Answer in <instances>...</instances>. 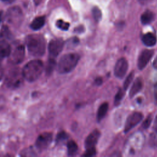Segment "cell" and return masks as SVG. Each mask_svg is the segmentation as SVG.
Here are the masks:
<instances>
[{"label": "cell", "instance_id": "9", "mask_svg": "<svg viewBox=\"0 0 157 157\" xmlns=\"http://www.w3.org/2000/svg\"><path fill=\"white\" fill-rule=\"evenodd\" d=\"M128 69V63L124 58H120L116 63L114 67V74L119 78H122L126 75Z\"/></svg>", "mask_w": 157, "mask_h": 157}, {"label": "cell", "instance_id": "4", "mask_svg": "<svg viewBox=\"0 0 157 157\" xmlns=\"http://www.w3.org/2000/svg\"><path fill=\"white\" fill-rule=\"evenodd\" d=\"M24 77L22 71L18 68H13L10 71L6 77V83L10 88H17L21 86Z\"/></svg>", "mask_w": 157, "mask_h": 157}, {"label": "cell", "instance_id": "24", "mask_svg": "<svg viewBox=\"0 0 157 157\" xmlns=\"http://www.w3.org/2000/svg\"><path fill=\"white\" fill-rule=\"evenodd\" d=\"M67 137H68V135L67 134V133L66 132L61 131L56 136V142L58 144L61 143V142H64L65 140H66L67 139Z\"/></svg>", "mask_w": 157, "mask_h": 157}, {"label": "cell", "instance_id": "31", "mask_svg": "<svg viewBox=\"0 0 157 157\" xmlns=\"http://www.w3.org/2000/svg\"><path fill=\"white\" fill-rule=\"evenodd\" d=\"M1 1L6 4H11L13 2H14L15 0H1Z\"/></svg>", "mask_w": 157, "mask_h": 157}, {"label": "cell", "instance_id": "12", "mask_svg": "<svg viewBox=\"0 0 157 157\" xmlns=\"http://www.w3.org/2000/svg\"><path fill=\"white\" fill-rule=\"evenodd\" d=\"M101 133L98 129H94L93 131L86 138L85 141V147L86 149L94 148L96 144Z\"/></svg>", "mask_w": 157, "mask_h": 157}, {"label": "cell", "instance_id": "7", "mask_svg": "<svg viewBox=\"0 0 157 157\" xmlns=\"http://www.w3.org/2000/svg\"><path fill=\"white\" fill-rule=\"evenodd\" d=\"M64 45V41L61 39H54L49 42L48 48L51 58H55L63 50Z\"/></svg>", "mask_w": 157, "mask_h": 157}, {"label": "cell", "instance_id": "8", "mask_svg": "<svg viewBox=\"0 0 157 157\" xmlns=\"http://www.w3.org/2000/svg\"><path fill=\"white\" fill-rule=\"evenodd\" d=\"M143 117L144 116L140 112H134L129 115L124 125V132H128L137 124H139L142 120Z\"/></svg>", "mask_w": 157, "mask_h": 157}, {"label": "cell", "instance_id": "10", "mask_svg": "<svg viewBox=\"0 0 157 157\" xmlns=\"http://www.w3.org/2000/svg\"><path fill=\"white\" fill-rule=\"evenodd\" d=\"M154 51L152 50H144L139 55L137 59V67L142 70L153 56Z\"/></svg>", "mask_w": 157, "mask_h": 157}, {"label": "cell", "instance_id": "34", "mask_svg": "<svg viewBox=\"0 0 157 157\" xmlns=\"http://www.w3.org/2000/svg\"><path fill=\"white\" fill-rule=\"evenodd\" d=\"M6 56H5V55L0 51V63H1V62L2 61V59H3V58H5Z\"/></svg>", "mask_w": 157, "mask_h": 157}, {"label": "cell", "instance_id": "5", "mask_svg": "<svg viewBox=\"0 0 157 157\" xmlns=\"http://www.w3.org/2000/svg\"><path fill=\"white\" fill-rule=\"evenodd\" d=\"M53 139V135L51 132H43L37 138L35 143L36 148L40 151L45 150L51 144Z\"/></svg>", "mask_w": 157, "mask_h": 157}, {"label": "cell", "instance_id": "26", "mask_svg": "<svg viewBox=\"0 0 157 157\" xmlns=\"http://www.w3.org/2000/svg\"><path fill=\"white\" fill-rule=\"evenodd\" d=\"M96 154V149L94 148H88L86 149V151L85 152V153L82 155L83 156H85V157H88V156H92L95 155Z\"/></svg>", "mask_w": 157, "mask_h": 157}, {"label": "cell", "instance_id": "17", "mask_svg": "<svg viewBox=\"0 0 157 157\" xmlns=\"http://www.w3.org/2000/svg\"><path fill=\"white\" fill-rule=\"evenodd\" d=\"M108 109L109 104L107 102H104L99 106L97 113V119L98 121H100L104 118V117H105L107 112Z\"/></svg>", "mask_w": 157, "mask_h": 157}, {"label": "cell", "instance_id": "11", "mask_svg": "<svg viewBox=\"0 0 157 157\" xmlns=\"http://www.w3.org/2000/svg\"><path fill=\"white\" fill-rule=\"evenodd\" d=\"M7 19L11 23H19L22 17V12L18 7H12L7 11Z\"/></svg>", "mask_w": 157, "mask_h": 157}, {"label": "cell", "instance_id": "30", "mask_svg": "<svg viewBox=\"0 0 157 157\" xmlns=\"http://www.w3.org/2000/svg\"><path fill=\"white\" fill-rule=\"evenodd\" d=\"M153 128L155 131V132L157 133V115L156 116L155 122H154V125H153Z\"/></svg>", "mask_w": 157, "mask_h": 157}, {"label": "cell", "instance_id": "29", "mask_svg": "<svg viewBox=\"0 0 157 157\" xmlns=\"http://www.w3.org/2000/svg\"><path fill=\"white\" fill-rule=\"evenodd\" d=\"M139 1L140 4L145 5V4H147L149 2H150L151 1V0H139Z\"/></svg>", "mask_w": 157, "mask_h": 157}, {"label": "cell", "instance_id": "28", "mask_svg": "<svg viewBox=\"0 0 157 157\" xmlns=\"http://www.w3.org/2000/svg\"><path fill=\"white\" fill-rule=\"evenodd\" d=\"M94 83L96 85H100L102 84V78L101 77H97L95 80H94Z\"/></svg>", "mask_w": 157, "mask_h": 157}, {"label": "cell", "instance_id": "18", "mask_svg": "<svg viewBox=\"0 0 157 157\" xmlns=\"http://www.w3.org/2000/svg\"><path fill=\"white\" fill-rule=\"evenodd\" d=\"M67 154L69 156L74 155L78 150V145L74 140H69L67 144Z\"/></svg>", "mask_w": 157, "mask_h": 157}, {"label": "cell", "instance_id": "33", "mask_svg": "<svg viewBox=\"0 0 157 157\" xmlns=\"http://www.w3.org/2000/svg\"><path fill=\"white\" fill-rule=\"evenodd\" d=\"M33 1H34V4H35L36 6L39 5V4L43 1V0H33Z\"/></svg>", "mask_w": 157, "mask_h": 157}, {"label": "cell", "instance_id": "19", "mask_svg": "<svg viewBox=\"0 0 157 157\" xmlns=\"http://www.w3.org/2000/svg\"><path fill=\"white\" fill-rule=\"evenodd\" d=\"M56 61L55 60V58H50L47 61L46 67H45V72L47 74H50L52 73L53 70L55 69L56 67Z\"/></svg>", "mask_w": 157, "mask_h": 157}, {"label": "cell", "instance_id": "2", "mask_svg": "<svg viewBox=\"0 0 157 157\" xmlns=\"http://www.w3.org/2000/svg\"><path fill=\"white\" fill-rule=\"evenodd\" d=\"M43 70V62L40 59H34L26 63L22 69V73L26 80L29 82H33L40 76Z\"/></svg>", "mask_w": 157, "mask_h": 157}, {"label": "cell", "instance_id": "35", "mask_svg": "<svg viewBox=\"0 0 157 157\" xmlns=\"http://www.w3.org/2000/svg\"><path fill=\"white\" fill-rule=\"evenodd\" d=\"M2 76H3V71H2V69L0 68V80H1Z\"/></svg>", "mask_w": 157, "mask_h": 157}, {"label": "cell", "instance_id": "23", "mask_svg": "<svg viewBox=\"0 0 157 157\" xmlns=\"http://www.w3.org/2000/svg\"><path fill=\"white\" fill-rule=\"evenodd\" d=\"M56 26L61 30L67 31L69 28L70 24L68 22L64 21L63 20H58L56 22Z\"/></svg>", "mask_w": 157, "mask_h": 157}, {"label": "cell", "instance_id": "13", "mask_svg": "<svg viewBox=\"0 0 157 157\" xmlns=\"http://www.w3.org/2000/svg\"><path fill=\"white\" fill-rule=\"evenodd\" d=\"M143 86V82L142 79L139 77L137 78L134 82L131 90L129 91V97L132 98L138 92H139Z\"/></svg>", "mask_w": 157, "mask_h": 157}, {"label": "cell", "instance_id": "22", "mask_svg": "<svg viewBox=\"0 0 157 157\" xmlns=\"http://www.w3.org/2000/svg\"><path fill=\"white\" fill-rule=\"evenodd\" d=\"M92 15L94 20L97 22L99 21L102 17V13L101 10L98 7H94L92 9Z\"/></svg>", "mask_w": 157, "mask_h": 157}, {"label": "cell", "instance_id": "32", "mask_svg": "<svg viewBox=\"0 0 157 157\" xmlns=\"http://www.w3.org/2000/svg\"><path fill=\"white\" fill-rule=\"evenodd\" d=\"M153 67H154L156 69H157V56L155 58V59L154 61H153Z\"/></svg>", "mask_w": 157, "mask_h": 157}, {"label": "cell", "instance_id": "15", "mask_svg": "<svg viewBox=\"0 0 157 157\" xmlns=\"http://www.w3.org/2000/svg\"><path fill=\"white\" fill-rule=\"evenodd\" d=\"M45 23V16H39L35 18L31 22L30 27L33 30H39L42 28Z\"/></svg>", "mask_w": 157, "mask_h": 157}, {"label": "cell", "instance_id": "20", "mask_svg": "<svg viewBox=\"0 0 157 157\" xmlns=\"http://www.w3.org/2000/svg\"><path fill=\"white\" fill-rule=\"evenodd\" d=\"M125 93V90L123 88H120L118 91V92L117 93L115 96V100H114V104L115 105H118V104H120V102L121 101V100L123 99L124 96V93Z\"/></svg>", "mask_w": 157, "mask_h": 157}, {"label": "cell", "instance_id": "6", "mask_svg": "<svg viewBox=\"0 0 157 157\" xmlns=\"http://www.w3.org/2000/svg\"><path fill=\"white\" fill-rule=\"evenodd\" d=\"M25 47L23 45H18L13 50L11 51L9 57V61L12 64H17L21 63L25 58Z\"/></svg>", "mask_w": 157, "mask_h": 157}, {"label": "cell", "instance_id": "14", "mask_svg": "<svg viewBox=\"0 0 157 157\" xmlns=\"http://www.w3.org/2000/svg\"><path fill=\"white\" fill-rule=\"evenodd\" d=\"M142 40L144 45L148 47L154 46L156 43V37L151 33H147L145 34L142 37Z\"/></svg>", "mask_w": 157, "mask_h": 157}, {"label": "cell", "instance_id": "27", "mask_svg": "<svg viewBox=\"0 0 157 157\" xmlns=\"http://www.w3.org/2000/svg\"><path fill=\"white\" fill-rule=\"evenodd\" d=\"M150 144L152 147H157V139L156 138L155 136L151 135L150 137Z\"/></svg>", "mask_w": 157, "mask_h": 157}, {"label": "cell", "instance_id": "25", "mask_svg": "<svg viewBox=\"0 0 157 157\" xmlns=\"http://www.w3.org/2000/svg\"><path fill=\"white\" fill-rule=\"evenodd\" d=\"M151 121H152V115L151 114H150L148 115V117L146 118V119L144 121V122L142 124V128L147 129L149 127V126L150 125Z\"/></svg>", "mask_w": 157, "mask_h": 157}, {"label": "cell", "instance_id": "1", "mask_svg": "<svg viewBox=\"0 0 157 157\" xmlns=\"http://www.w3.org/2000/svg\"><path fill=\"white\" fill-rule=\"evenodd\" d=\"M26 45L29 53L34 56H42L45 52V39L40 34L28 35L26 38Z\"/></svg>", "mask_w": 157, "mask_h": 157}, {"label": "cell", "instance_id": "16", "mask_svg": "<svg viewBox=\"0 0 157 157\" xmlns=\"http://www.w3.org/2000/svg\"><path fill=\"white\" fill-rule=\"evenodd\" d=\"M155 18V15L153 12L150 10L145 11L140 17V21L143 25H148L151 23Z\"/></svg>", "mask_w": 157, "mask_h": 157}, {"label": "cell", "instance_id": "3", "mask_svg": "<svg viewBox=\"0 0 157 157\" xmlns=\"http://www.w3.org/2000/svg\"><path fill=\"white\" fill-rule=\"evenodd\" d=\"M80 59L77 53H70L62 56L57 65L58 72L60 74H67L72 71L77 66Z\"/></svg>", "mask_w": 157, "mask_h": 157}, {"label": "cell", "instance_id": "21", "mask_svg": "<svg viewBox=\"0 0 157 157\" xmlns=\"http://www.w3.org/2000/svg\"><path fill=\"white\" fill-rule=\"evenodd\" d=\"M134 71H132L131 72L129 75L126 77L124 82V83H123V89L126 91L129 86L130 85V84L131 83L133 78H134Z\"/></svg>", "mask_w": 157, "mask_h": 157}, {"label": "cell", "instance_id": "36", "mask_svg": "<svg viewBox=\"0 0 157 157\" xmlns=\"http://www.w3.org/2000/svg\"><path fill=\"white\" fill-rule=\"evenodd\" d=\"M2 12L0 11V24L2 21Z\"/></svg>", "mask_w": 157, "mask_h": 157}]
</instances>
